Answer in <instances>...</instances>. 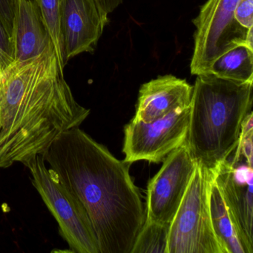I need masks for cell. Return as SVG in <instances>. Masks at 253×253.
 <instances>
[{
	"mask_svg": "<svg viewBox=\"0 0 253 253\" xmlns=\"http://www.w3.org/2000/svg\"><path fill=\"white\" fill-rule=\"evenodd\" d=\"M169 225L145 220L131 253H167Z\"/></svg>",
	"mask_w": 253,
	"mask_h": 253,
	"instance_id": "obj_15",
	"label": "cell"
},
{
	"mask_svg": "<svg viewBox=\"0 0 253 253\" xmlns=\"http://www.w3.org/2000/svg\"><path fill=\"white\" fill-rule=\"evenodd\" d=\"M238 1L207 0L192 20L195 27L190 62L192 75L210 73L219 57L238 45L253 49V29H244L235 18Z\"/></svg>",
	"mask_w": 253,
	"mask_h": 253,
	"instance_id": "obj_6",
	"label": "cell"
},
{
	"mask_svg": "<svg viewBox=\"0 0 253 253\" xmlns=\"http://www.w3.org/2000/svg\"><path fill=\"white\" fill-rule=\"evenodd\" d=\"M12 62V44L2 22L0 20V65L2 70Z\"/></svg>",
	"mask_w": 253,
	"mask_h": 253,
	"instance_id": "obj_19",
	"label": "cell"
},
{
	"mask_svg": "<svg viewBox=\"0 0 253 253\" xmlns=\"http://www.w3.org/2000/svg\"><path fill=\"white\" fill-rule=\"evenodd\" d=\"M42 157L85 207L100 253H131L146 219L131 164L115 158L79 127L60 134Z\"/></svg>",
	"mask_w": 253,
	"mask_h": 253,
	"instance_id": "obj_1",
	"label": "cell"
},
{
	"mask_svg": "<svg viewBox=\"0 0 253 253\" xmlns=\"http://www.w3.org/2000/svg\"><path fill=\"white\" fill-rule=\"evenodd\" d=\"M149 180L146 221L170 225L198 165L186 144L171 152Z\"/></svg>",
	"mask_w": 253,
	"mask_h": 253,
	"instance_id": "obj_9",
	"label": "cell"
},
{
	"mask_svg": "<svg viewBox=\"0 0 253 253\" xmlns=\"http://www.w3.org/2000/svg\"><path fill=\"white\" fill-rule=\"evenodd\" d=\"M253 122L243 124L238 145L215 169L214 181L245 245L253 253Z\"/></svg>",
	"mask_w": 253,
	"mask_h": 253,
	"instance_id": "obj_7",
	"label": "cell"
},
{
	"mask_svg": "<svg viewBox=\"0 0 253 253\" xmlns=\"http://www.w3.org/2000/svg\"><path fill=\"white\" fill-rule=\"evenodd\" d=\"M253 90V83L197 75L185 144L198 164L214 169L236 147L252 111Z\"/></svg>",
	"mask_w": 253,
	"mask_h": 253,
	"instance_id": "obj_3",
	"label": "cell"
},
{
	"mask_svg": "<svg viewBox=\"0 0 253 253\" xmlns=\"http://www.w3.org/2000/svg\"><path fill=\"white\" fill-rule=\"evenodd\" d=\"M19 0H0V20L11 41Z\"/></svg>",
	"mask_w": 253,
	"mask_h": 253,
	"instance_id": "obj_17",
	"label": "cell"
},
{
	"mask_svg": "<svg viewBox=\"0 0 253 253\" xmlns=\"http://www.w3.org/2000/svg\"><path fill=\"white\" fill-rule=\"evenodd\" d=\"M109 14L99 0H60V29L63 63L97 48Z\"/></svg>",
	"mask_w": 253,
	"mask_h": 253,
	"instance_id": "obj_10",
	"label": "cell"
},
{
	"mask_svg": "<svg viewBox=\"0 0 253 253\" xmlns=\"http://www.w3.org/2000/svg\"><path fill=\"white\" fill-rule=\"evenodd\" d=\"M108 14L113 12L124 2V0H99Z\"/></svg>",
	"mask_w": 253,
	"mask_h": 253,
	"instance_id": "obj_20",
	"label": "cell"
},
{
	"mask_svg": "<svg viewBox=\"0 0 253 253\" xmlns=\"http://www.w3.org/2000/svg\"><path fill=\"white\" fill-rule=\"evenodd\" d=\"M36 4L44 26L51 38L62 67L64 69L60 29V0H33Z\"/></svg>",
	"mask_w": 253,
	"mask_h": 253,
	"instance_id": "obj_16",
	"label": "cell"
},
{
	"mask_svg": "<svg viewBox=\"0 0 253 253\" xmlns=\"http://www.w3.org/2000/svg\"><path fill=\"white\" fill-rule=\"evenodd\" d=\"M2 72V67H1V65H0V73Z\"/></svg>",
	"mask_w": 253,
	"mask_h": 253,
	"instance_id": "obj_21",
	"label": "cell"
},
{
	"mask_svg": "<svg viewBox=\"0 0 253 253\" xmlns=\"http://www.w3.org/2000/svg\"><path fill=\"white\" fill-rule=\"evenodd\" d=\"M24 166L30 171L32 184L57 220L60 235L69 244L70 251L100 253L86 210L65 187L54 170L46 167L43 157L37 155Z\"/></svg>",
	"mask_w": 253,
	"mask_h": 253,
	"instance_id": "obj_5",
	"label": "cell"
},
{
	"mask_svg": "<svg viewBox=\"0 0 253 253\" xmlns=\"http://www.w3.org/2000/svg\"><path fill=\"white\" fill-rule=\"evenodd\" d=\"M235 18L244 29H253V0H239L235 8Z\"/></svg>",
	"mask_w": 253,
	"mask_h": 253,
	"instance_id": "obj_18",
	"label": "cell"
},
{
	"mask_svg": "<svg viewBox=\"0 0 253 253\" xmlns=\"http://www.w3.org/2000/svg\"><path fill=\"white\" fill-rule=\"evenodd\" d=\"M191 106L177 109L150 123L131 120L124 128L126 162L139 161L161 163L186 143Z\"/></svg>",
	"mask_w": 253,
	"mask_h": 253,
	"instance_id": "obj_8",
	"label": "cell"
},
{
	"mask_svg": "<svg viewBox=\"0 0 253 253\" xmlns=\"http://www.w3.org/2000/svg\"><path fill=\"white\" fill-rule=\"evenodd\" d=\"M51 44L42 54L13 61L0 73V169L23 165L48 150L90 109L80 105Z\"/></svg>",
	"mask_w": 253,
	"mask_h": 253,
	"instance_id": "obj_2",
	"label": "cell"
},
{
	"mask_svg": "<svg viewBox=\"0 0 253 253\" xmlns=\"http://www.w3.org/2000/svg\"><path fill=\"white\" fill-rule=\"evenodd\" d=\"M209 202L213 230L223 253H252L240 235L214 177L210 186Z\"/></svg>",
	"mask_w": 253,
	"mask_h": 253,
	"instance_id": "obj_13",
	"label": "cell"
},
{
	"mask_svg": "<svg viewBox=\"0 0 253 253\" xmlns=\"http://www.w3.org/2000/svg\"><path fill=\"white\" fill-rule=\"evenodd\" d=\"M11 44L13 61L19 62L40 55L52 44L33 0H19Z\"/></svg>",
	"mask_w": 253,
	"mask_h": 253,
	"instance_id": "obj_12",
	"label": "cell"
},
{
	"mask_svg": "<svg viewBox=\"0 0 253 253\" xmlns=\"http://www.w3.org/2000/svg\"><path fill=\"white\" fill-rule=\"evenodd\" d=\"M215 169L198 164L169 225L167 253H223L210 215V186Z\"/></svg>",
	"mask_w": 253,
	"mask_h": 253,
	"instance_id": "obj_4",
	"label": "cell"
},
{
	"mask_svg": "<svg viewBox=\"0 0 253 253\" xmlns=\"http://www.w3.org/2000/svg\"><path fill=\"white\" fill-rule=\"evenodd\" d=\"M193 85L185 79L163 75L145 83L139 90L133 121L150 123L190 106Z\"/></svg>",
	"mask_w": 253,
	"mask_h": 253,
	"instance_id": "obj_11",
	"label": "cell"
},
{
	"mask_svg": "<svg viewBox=\"0 0 253 253\" xmlns=\"http://www.w3.org/2000/svg\"><path fill=\"white\" fill-rule=\"evenodd\" d=\"M223 79L239 83H253V49L238 45L219 57L210 73Z\"/></svg>",
	"mask_w": 253,
	"mask_h": 253,
	"instance_id": "obj_14",
	"label": "cell"
}]
</instances>
